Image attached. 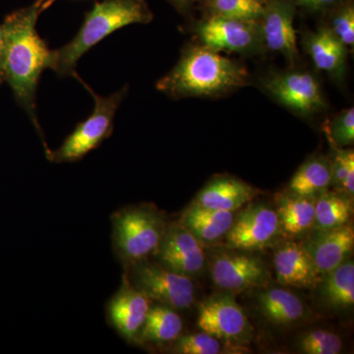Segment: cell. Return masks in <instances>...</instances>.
<instances>
[{
	"mask_svg": "<svg viewBox=\"0 0 354 354\" xmlns=\"http://www.w3.org/2000/svg\"><path fill=\"white\" fill-rule=\"evenodd\" d=\"M55 0H36L31 6L9 14L1 25L3 32L4 81L10 86L18 104L25 109L39 133L36 95L44 69L53 64V50L39 37L37 22Z\"/></svg>",
	"mask_w": 354,
	"mask_h": 354,
	"instance_id": "obj_1",
	"label": "cell"
},
{
	"mask_svg": "<svg viewBox=\"0 0 354 354\" xmlns=\"http://www.w3.org/2000/svg\"><path fill=\"white\" fill-rule=\"evenodd\" d=\"M243 65L204 44L184 48L176 66L160 78L157 88L171 97H218L248 85Z\"/></svg>",
	"mask_w": 354,
	"mask_h": 354,
	"instance_id": "obj_2",
	"label": "cell"
},
{
	"mask_svg": "<svg viewBox=\"0 0 354 354\" xmlns=\"http://www.w3.org/2000/svg\"><path fill=\"white\" fill-rule=\"evenodd\" d=\"M153 19V14L146 0L95 1L93 8L86 13L76 36L59 50H53L51 69L57 75L73 77L79 59L95 44L121 28L148 24Z\"/></svg>",
	"mask_w": 354,
	"mask_h": 354,
	"instance_id": "obj_3",
	"label": "cell"
},
{
	"mask_svg": "<svg viewBox=\"0 0 354 354\" xmlns=\"http://www.w3.org/2000/svg\"><path fill=\"white\" fill-rule=\"evenodd\" d=\"M162 214L151 206L123 209L113 216L114 245L128 264L155 254L167 228Z\"/></svg>",
	"mask_w": 354,
	"mask_h": 354,
	"instance_id": "obj_4",
	"label": "cell"
},
{
	"mask_svg": "<svg viewBox=\"0 0 354 354\" xmlns=\"http://www.w3.org/2000/svg\"><path fill=\"white\" fill-rule=\"evenodd\" d=\"M73 77L92 95L95 101L94 111L87 120L77 125L57 151L48 153V158L55 162H77L109 138L113 131L114 115L128 92V86H124L115 94L102 97L95 94L77 72Z\"/></svg>",
	"mask_w": 354,
	"mask_h": 354,
	"instance_id": "obj_5",
	"label": "cell"
},
{
	"mask_svg": "<svg viewBox=\"0 0 354 354\" xmlns=\"http://www.w3.org/2000/svg\"><path fill=\"white\" fill-rule=\"evenodd\" d=\"M128 281L150 300L174 309H187L195 300L191 278L167 269L160 263L147 260L131 264Z\"/></svg>",
	"mask_w": 354,
	"mask_h": 354,
	"instance_id": "obj_6",
	"label": "cell"
},
{
	"mask_svg": "<svg viewBox=\"0 0 354 354\" xmlns=\"http://www.w3.org/2000/svg\"><path fill=\"white\" fill-rule=\"evenodd\" d=\"M263 88L281 106L301 116L312 115L326 106L320 83L304 70L270 74L263 80Z\"/></svg>",
	"mask_w": 354,
	"mask_h": 354,
	"instance_id": "obj_7",
	"label": "cell"
},
{
	"mask_svg": "<svg viewBox=\"0 0 354 354\" xmlns=\"http://www.w3.org/2000/svg\"><path fill=\"white\" fill-rule=\"evenodd\" d=\"M202 44L216 51L255 53L264 50L260 20L205 17L194 26Z\"/></svg>",
	"mask_w": 354,
	"mask_h": 354,
	"instance_id": "obj_8",
	"label": "cell"
},
{
	"mask_svg": "<svg viewBox=\"0 0 354 354\" xmlns=\"http://www.w3.org/2000/svg\"><path fill=\"white\" fill-rule=\"evenodd\" d=\"M281 234L276 209L266 204H250L234 216L225 234L228 245L236 250L259 251Z\"/></svg>",
	"mask_w": 354,
	"mask_h": 354,
	"instance_id": "obj_9",
	"label": "cell"
},
{
	"mask_svg": "<svg viewBox=\"0 0 354 354\" xmlns=\"http://www.w3.org/2000/svg\"><path fill=\"white\" fill-rule=\"evenodd\" d=\"M211 274L216 286L230 292L265 286L270 281L265 263L250 251L218 254L212 262Z\"/></svg>",
	"mask_w": 354,
	"mask_h": 354,
	"instance_id": "obj_10",
	"label": "cell"
},
{
	"mask_svg": "<svg viewBox=\"0 0 354 354\" xmlns=\"http://www.w3.org/2000/svg\"><path fill=\"white\" fill-rule=\"evenodd\" d=\"M198 327L218 339L230 342L248 339L250 326L243 309L232 295L218 293L201 302Z\"/></svg>",
	"mask_w": 354,
	"mask_h": 354,
	"instance_id": "obj_11",
	"label": "cell"
},
{
	"mask_svg": "<svg viewBox=\"0 0 354 354\" xmlns=\"http://www.w3.org/2000/svg\"><path fill=\"white\" fill-rule=\"evenodd\" d=\"M202 242L180 223L167 225L155 255L167 269L191 278L205 266Z\"/></svg>",
	"mask_w": 354,
	"mask_h": 354,
	"instance_id": "obj_12",
	"label": "cell"
},
{
	"mask_svg": "<svg viewBox=\"0 0 354 354\" xmlns=\"http://www.w3.org/2000/svg\"><path fill=\"white\" fill-rule=\"evenodd\" d=\"M295 12L297 7L290 0H267L260 18L264 48L281 53L291 64L299 58Z\"/></svg>",
	"mask_w": 354,
	"mask_h": 354,
	"instance_id": "obj_13",
	"label": "cell"
},
{
	"mask_svg": "<svg viewBox=\"0 0 354 354\" xmlns=\"http://www.w3.org/2000/svg\"><path fill=\"white\" fill-rule=\"evenodd\" d=\"M150 308V299L125 278L120 290L109 301V320L127 341L139 342Z\"/></svg>",
	"mask_w": 354,
	"mask_h": 354,
	"instance_id": "obj_14",
	"label": "cell"
},
{
	"mask_svg": "<svg viewBox=\"0 0 354 354\" xmlns=\"http://www.w3.org/2000/svg\"><path fill=\"white\" fill-rule=\"evenodd\" d=\"M277 279L281 285L297 288H318L323 274L304 244L288 241L276 249L274 257Z\"/></svg>",
	"mask_w": 354,
	"mask_h": 354,
	"instance_id": "obj_15",
	"label": "cell"
},
{
	"mask_svg": "<svg viewBox=\"0 0 354 354\" xmlns=\"http://www.w3.org/2000/svg\"><path fill=\"white\" fill-rule=\"evenodd\" d=\"M304 246L324 277L348 260L353 252V227L348 223L330 230H319V234Z\"/></svg>",
	"mask_w": 354,
	"mask_h": 354,
	"instance_id": "obj_16",
	"label": "cell"
},
{
	"mask_svg": "<svg viewBox=\"0 0 354 354\" xmlns=\"http://www.w3.org/2000/svg\"><path fill=\"white\" fill-rule=\"evenodd\" d=\"M259 190L234 176L215 177L197 195L195 203L206 208L234 212L255 199Z\"/></svg>",
	"mask_w": 354,
	"mask_h": 354,
	"instance_id": "obj_17",
	"label": "cell"
},
{
	"mask_svg": "<svg viewBox=\"0 0 354 354\" xmlns=\"http://www.w3.org/2000/svg\"><path fill=\"white\" fill-rule=\"evenodd\" d=\"M335 38L328 26L310 32L304 39V50L313 64L321 71L327 72L337 80H344L348 50Z\"/></svg>",
	"mask_w": 354,
	"mask_h": 354,
	"instance_id": "obj_18",
	"label": "cell"
},
{
	"mask_svg": "<svg viewBox=\"0 0 354 354\" xmlns=\"http://www.w3.org/2000/svg\"><path fill=\"white\" fill-rule=\"evenodd\" d=\"M234 216V212L206 208L193 202L179 223L202 243H213L225 236Z\"/></svg>",
	"mask_w": 354,
	"mask_h": 354,
	"instance_id": "obj_19",
	"label": "cell"
},
{
	"mask_svg": "<svg viewBox=\"0 0 354 354\" xmlns=\"http://www.w3.org/2000/svg\"><path fill=\"white\" fill-rule=\"evenodd\" d=\"M316 198L300 196L288 191L277 198L281 234L288 237L304 235L314 227Z\"/></svg>",
	"mask_w": 354,
	"mask_h": 354,
	"instance_id": "obj_20",
	"label": "cell"
},
{
	"mask_svg": "<svg viewBox=\"0 0 354 354\" xmlns=\"http://www.w3.org/2000/svg\"><path fill=\"white\" fill-rule=\"evenodd\" d=\"M258 306L263 315L274 325H290L306 314L304 302L285 288H271L258 295Z\"/></svg>",
	"mask_w": 354,
	"mask_h": 354,
	"instance_id": "obj_21",
	"label": "cell"
},
{
	"mask_svg": "<svg viewBox=\"0 0 354 354\" xmlns=\"http://www.w3.org/2000/svg\"><path fill=\"white\" fill-rule=\"evenodd\" d=\"M332 185L330 158L317 156L305 160L288 184V191L300 196L317 198Z\"/></svg>",
	"mask_w": 354,
	"mask_h": 354,
	"instance_id": "obj_22",
	"label": "cell"
},
{
	"mask_svg": "<svg viewBox=\"0 0 354 354\" xmlns=\"http://www.w3.org/2000/svg\"><path fill=\"white\" fill-rule=\"evenodd\" d=\"M324 302L334 309H346L354 304V264L346 260L326 274L321 281Z\"/></svg>",
	"mask_w": 354,
	"mask_h": 354,
	"instance_id": "obj_23",
	"label": "cell"
},
{
	"mask_svg": "<svg viewBox=\"0 0 354 354\" xmlns=\"http://www.w3.org/2000/svg\"><path fill=\"white\" fill-rule=\"evenodd\" d=\"M183 320L176 309L167 305L150 308L139 341L157 344L174 342L178 339L183 330Z\"/></svg>",
	"mask_w": 354,
	"mask_h": 354,
	"instance_id": "obj_24",
	"label": "cell"
},
{
	"mask_svg": "<svg viewBox=\"0 0 354 354\" xmlns=\"http://www.w3.org/2000/svg\"><path fill=\"white\" fill-rule=\"evenodd\" d=\"M353 212V198L339 191L329 192L326 190L316 198L313 227L327 230L341 227L348 223Z\"/></svg>",
	"mask_w": 354,
	"mask_h": 354,
	"instance_id": "obj_25",
	"label": "cell"
},
{
	"mask_svg": "<svg viewBox=\"0 0 354 354\" xmlns=\"http://www.w3.org/2000/svg\"><path fill=\"white\" fill-rule=\"evenodd\" d=\"M267 0H201L205 17L260 20Z\"/></svg>",
	"mask_w": 354,
	"mask_h": 354,
	"instance_id": "obj_26",
	"label": "cell"
},
{
	"mask_svg": "<svg viewBox=\"0 0 354 354\" xmlns=\"http://www.w3.org/2000/svg\"><path fill=\"white\" fill-rule=\"evenodd\" d=\"M332 169V185L349 197L354 195V152L353 149L332 146L330 158Z\"/></svg>",
	"mask_w": 354,
	"mask_h": 354,
	"instance_id": "obj_27",
	"label": "cell"
},
{
	"mask_svg": "<svg viewBox=\"0 0 354 354\" xmlns=\"http://www.w3.org/2000/svg\"><path fill=\"white\" fill-rule=\"evenodd\" d=\"M330 146L348 148L354 142V109H344L324 127Z\"/></svg>",
	"mask_w": 354,
	"mask_h": 354,
	"instance_id": "obj_28",
	"label": "cell"
},
{
	"mask_svg": "<svg viewBox=\"0 0 354 354\" xmlns=\"http://www.w3.org/2000/svg\"><path fill=\"white\" fill-rule=\"evenodd\" d=\"M298 348L307 354H337L342 353V342L329 330H310L300 337Z\"/></svg>",
	"mask_w": 354,
	"mask_h": 354,
	"instance_id": "obj_29",
	"label": "cell"
},
{
	"mask_svg": "<svg viewBox=\"0 0 354 354\" xmlns=\"http://www.w3.org/2000/svg\"><path fill=\"white\" fill-rule=\"evenodd\" d=\"M330 20L328 28L333 35L346 48L354 44V6L351 0L344 2L330 11Z\"/></svg>",
	"mask_w": 354,
	"mask_h": 354,
	"instance_id": "obj_30",
	"label": "cell"
},
{
	"mask_svg": "<svg viewBox=\"0 0 354 354\" xmlns=\"http://www.w3.org/2000/svg\"><path fill=\"white\" fill-rule=\"evenodd\" d=\"M221 349L220 339L203 330L179 337L174 348L176 353L181 354H218Z\"/></svg>",
	"mask_w": 354,
	"mask_h": 354,
	"instance_id": "obj_31",
	"label": "cell"
},
{
	"mask_svg": "<svg viewBox=\"0 0 354 354\" xmlns=\"http://www.w3.org/2000/svg\"><path fill=\"white\" fill-rule=\"evenodd\" d=\"M295 7L310 12H328L348 0H290Z\"/></svg>",
	"mask_w": 354,
	"mask_h": 354,
	"instance_id": "obj_32",
	"label": "cell"
},
{
	"mask_svg": "<svg viewBox=\"0 0 354 354\" xmlns=\"http://www.w3.org/2000/svg\"><path fill=\"white\" fill-rule=\"evenodd\" d=\"M176 11L183 15H187L196 0H167Z\"/></svg>",
	"mask_w": 354,
	"mask_h": 354,
	"instance_id": "obj_33",
	"label": "cell"
},
{
	"mask_svg": "<svg viewBox=\"0 0 354 354\" xmlns=\"http://www.w3.org/2000/svg\"><path fill=\"white\" fill-rule=\"evenodd\" d=\"M3 55H4L3 32H2V28H1V26H0V83L3 82V81H4Z\"/></svg>",
	"mask_w": 354,
	"mask_h": 354,
	"instance_id": "obj_34",
	"label": "cell"
}]
</instances>
